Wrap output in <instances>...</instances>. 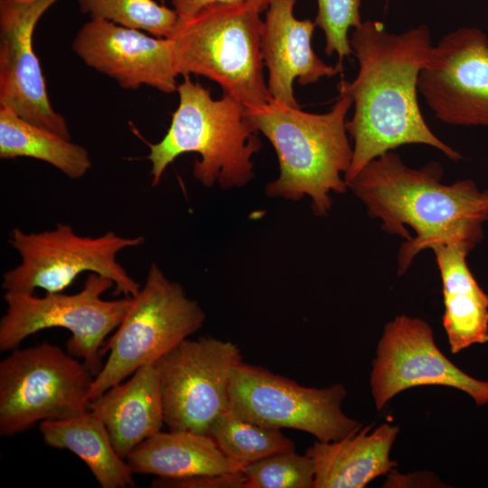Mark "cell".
Instances as JSON below:
<instances>
[{
    "mask_svg": "<svg viewBox=\"0 0 488 488\" xmlns=\"http://www.w3.org/2000/svg\"><path fill=\"white\" fill-rule=\"evenodd\" d=\"M350 45L358 73L352 81L342 79L337 84L339 97L350 98L353 105L346 121L353 141L346 183L371 160L404 145H429L460 160L461 154L430 129L418 104L419 75L433 48L428 27L393 33L381 22L365 20L353 29Z\"/></svg>",
    "mask_w": 488,
    "mask_h": 488,
    "instance_id": "obj_1",
    "label": "cell"
},
{
    "mask_svg": "<svg viewBox=\"0 0 488 488\" xmlns=\"http://www.w3.org/2000/svg\"><path fill=\"white\" fill-rule=\"evenodd\" d=\"M443 173L437 162L411 168L389 151L347 183L383 230L405 239L398 253V275L405 274L424 249L457 244L471 252L483 238L488 188L481 190L472 179L446 184Z\"/></svg>",
    "mask_w": 488,
    "mask_h": 488,
    "instance_id": "obj_2",
    "label": "cell"
},
{
    "mask_svg": "<svg viewBox=\"0 0 488 488\" xmlns=\"http://www.w3.org/2000/svg\"><path fill=\"white\" fill-rule=\"evenodd\" d=\"M352 103L341 96L331 110L309 113L271 99L266 104L246 108L247 117L273 145L278 159L279 176L269 183L270 197L298 201L307 195L316 216H326L332 208V192L347 190L344 176L352 160V146L346 129V117Z\"/></svg>",
    "mask_w": 488,
    "mask_h": 488,
    "instance_id": "obj_3",
    "label": "cell"
},
{
    "mask_svg": "<svg viewBox=\"0 0 488 488\" xmlns=\"http://www.w3.org/2000/svg\"><path fill=\"white\" fill-rule=\"evenodd\" d=\"M179 103L170 127L157 143L149 144L152 185L156 186L178 156L196 153L194 178L205 187H241L253 177L252 156L261 148L258 133L246 108L230 95L214 99L210 89L184 76L178 84Z\"/></svg>",
    "mask_w": 488,
    "mask_h": 488,
    "instance_id": "obj_4",
    "label": "cell"
},
{
    "mask_svg": "<svg viewBox=\"0 0 488 488\" xmlns=\"http://www.w3.org/2000/svg\"><path fill=\"white\" fill-rule=\"evenodd\" d=\"M260 14L245 0L214 4L189 18H178L169 37L178 75L208 78L246 108L268 102L272 98L263 76Z\"/></svg>",
    "mask_w": 488,
    "mask_h": 488,
    "instance_id": "obj_5",
    "label": "cell"
},
{
    "mask_svg": "<svg viewBox=\"0 0 488 488\" xmlns=\"http://www.w3.org/2000/svg\"><path fill=\"white\" fill-rule=\"evenodd\" d=\"M204 320L200 305L152 264L144 286L131 297L126 315L101 350V355L109 353L94 377L89 401L140 367L154 364L198 331Z\"/></svg>",
    "mask_w": 488,
    "mask_h": 488,
    "instance_id": "obj_6",
    "label": "cell"
},
{
    "mask_svg": "<svg viewBox=\"0 0 488 488\" xmlns=\"http://www.w3.org/2000/svg\"><path fill=\"white\" fill-rule=\"evenodd\" d=\"M144 237L125 238L113 231L99 237H84L69 224L55 229L26 233L14 229L9 244L18 252L21 262L3 275L5 292L33 294L63 292L81 273H96L113 281L116 295L136 296L139 284L117 261L124 249L140 246Z\"/></svg>",
    "mask_w": 488,
    "mask_h": 488,
    "instance_id": "obj_7",
    "label": "cell"
},
{
    "mask_svg": "<svg viewBox=\"0 0 488 488\" xmlns=\"http://www.w3.org/2000/svg\"><path fill=\"white\" fill-rule=\"evenodd\" d=\"M12 351L0 361L1 436L89 411L94 375L83 361L49 343Z\"/></svg>",
    "mask_w": 488,
    "mask_h": 488,
    "instance_id": "obj_8",
    "label": "cell"
},
{
    "mask_svg": "<svg viewBox=\"0 0 488 488\" xmlns=\"http://www.w3.org/2000/svg\"><path fill=\"white\" fill-rule=\"evenodd\" d=\"M114 283L89 273L80 291L67 295L5 292L6 311L0 321V350L11 351L28 336L42 330L61 327L70 332L67 352L81 359L94 375L103 367L101 348L106 337L122 322L131 297L104 300L101 296Z\"/></svg>",
    "mask_w": 488,
    "mask_h": 488,
    "instance_id": "obj_9",
    "label": "cell"
},
{
    "mask_svg": "<svg viewBox=\"0 0 488 488\" xmlns=\"http://www.w3.org/2000/svg\"><path fill=\"white\" fill-rule=\"evenodd\" d=\"M343 384L307 388L265 368L244 363L234 368L229 408L238 416L272 428H292L332 442L358 432L362 425L347 417Z\"/></svg>",
    "mask_w": 488,
    "mask_h": 488,
    "instance_id": "obj_10",
    "label": "cell"
},
{
    "mask_svg": "<svg viewBox=\"0 0 488 488\" xmlns=\"http://www.w3.org/2000/svg\"><path fill=\"white\" fill-rule=\"evenodd\" d=\"M241 362L236 344L213 337L187 338L156 361L164 425L208 435L229 408L231 374Z\"/></svg>",
    "mask_w": 488,
    "mask_h": 488,
    "instance_id": "obj_11",
    "label": "cell"
},
{
    "mask_svg": "<svg viewBox=\"0 0 488 488\" xmlns=\"http://www.w3.org/2000/svg\"><path fill=\"white\" fill-rule=\"evenodd\" d=\"M380 411L399 393L418 386H444L464 391L477 406L488 404V380L455 366L437 347L428 323L406 314L384 326L370 377Z\"/></svg>",
    "mask_w": 488,
    "mask_h": 488,
    "instance_id": "obj_12",
    "label": "cell"
},
{
    "mask_svg": "<svg viewBox=\"0 0 488 488\" xmlns=\"http://www.w3.org/2000/svg\"><path fill=\"white\" fill-rule=\"evenodd\" d=\"M418 92L443 123L488 127V37L475 27L444 35L418 79Z\"/></svg>",
    "mask_w": 488,
    "mask_h": 488,
    "instance_id": "obj_13",
    "label": "cell"
},
{
    "mask_svg": "<svg viewBox=\"0 0 488 488\" xmlns=\"http://www.w3.org/2000/svg\"><path fill=\"white\" fill-rule=\"evenodd\" d=\"M60 0H0V108L70 139L52 106L33 38L42 16Z\"/></svg>",
    "mask_w": 488,
    "mask_h": 488,
    "instance_id": "obj_14",
    "label": "cell"
},
{
    "mask_svg": "<svg viewBox=\"0 0 488 488\" xmlns=\"http://www.w3.org/2000/svg\"><path fill=\"white\" fill-rule=\"evenodd\" d=\"M71 48L86 65L125 89L136 90L145 85L164 93L177 90L178 72L169 38L89 19L78 31Z\"/></svg>",
    "mask_w": 488,
    "mask_h": 488,
    "instance_id": "obj_15",
    "label": "cell"
},
{
    "mask_svg": "<svg viewBox=\"0 0 488 488\" xmlns=\"http://www.w3.org/2000/svg\"><path fill=\"white\" fill-rule=\"evenodd\" d=\"M296 0H271L266 10L261 36V57L267 69V89L271 98L286 106L300 108L294 81L313 84L343 71L337 65L324 63L314 52L312 36L316 27L310 19L295 16Z\"/></svg>",
    "mask_w": 488,
    "mask_h": 488,
    "instance_id": "obj_16",
    "label": "cell"
},
{
    "mask_svg": "<svg viewBox=\"0 0 488 488\" xmlns=\"http://www.w3.org/2000/svg\"><path fill=\"white\" fill-rule=\"evenodd\" d=\"M371 426L338 441H315L305 454L314 464L313 488H363L373 479L394 471L390 450L399 427Z\"/></svg>",
    "mask_w": 488,
    "mask_h": 488,
    "instance_id": "obj_17",
    "label": "cell"
},
{
    "mask_svg": "<svg viewBox=\"0 0 488 488\" xmlns=\"http://www.w3.org/2000/svg\"><path fill=\"white\" fill-rule=\"evenodd\" d=\"M104 423L117 454L124 459L146 438L161 431L164 412L154 364L137 369L127 382L117 383L88 403Z\"/></svg>",
    "mask_w": 488,
    "mask_h": 488,
    "instance_id": "obj_18",
    "label": "cell"
},
{
    "mask_svg": "<svg viewBox=\"0 0 488 488\" xmlns=\"http://www.w3.org/2000/svg\"><path fill=\"white\" fill-rule=\"evenodd\" d=\"M431 249L442 281V324L450 352L456 354L488 343V295L468 267L470 252L457 244H439Z\"/></svg>",
    "mask_w": 488,
    "mask_h": 488,
    "instance_id": "obj_19",
    "label": "cell"
},
{
    "mask_svg": "<svg viewBox=\"0 0 488 488\" xmlns=\"http://www.w3.org/2000/svg\"><path fill=\"white\" fill-rule=\"evenodd\" d=\"M126 461L134 474L165 479L243 471L209 435L191 431H159L135 447Z\"/></svg>",
    "mask_w": 488,
    "mask_h": 488,
    "instance_id": "obj_20",
    "label": "cell"
},
{
    "mask_svg": "<svg viewBox=\"0 0 488 488\" xmlns=\"http://www.w3.org/2000/svg\"><path fill=\"white\" fill-rule=\"evenodd\" d=\"M39 430L47 446L67 449L80 457L102 488L135 487L134 473L116 451L104 423L91 411L42 421Z\"/></svg>",
    "mask_w": 488,
    "mask_h": 488,
    "instance_id": "obj_21",
    "label": "cell"
},
{
    "mask_svg": "<svg viewBox=\"0 0 488 488\" xmlns=\"http://www.w3.org/2000/svg\"><path fill=\"white\" fill-rule=\"evenodd\" d=\"M17 157L43 161L70 179L82 177L92 165L85 147L0 108V158Z\"/></svg>",
    "mask_w": 488,
    "mask_h": 488,
    "instance_id": "obj_22",
    "label": "cell"
},
{
    "mask_svg": "<svg viewBox=\"0 0 488 488\" xmlns=\"http://www.w3.org/2000/svg\"><path fill=\"white\" fill-rule=\"evenodd\" d=\"M208 435L229 459L244 468L272 455L295 450L281 429L247 420L229 408L211 426Z\"/></svg>",
    "mask_w": 488,
    "mask_h": 488,
    "instance_id": "obj_23",
    "label": "cell"
},
{
    "mask_svg": "<svg viewBox=\"0 0 488 488\" xmlns=\"http://www.w3.org/2000/svg\"><path fill=\"white\" fill-rule=\"evenodd\" d=\"M78 3L80 11L90 19L107 20L161 38H169L178 21L173 8L155 0H78Z\"/></svg>",
    "mask_w": 488,
    "mask_h": 488,
    "instance_id": "obj_24",
    "label": "cell"
},
{
    "mask_svg": "<svg viewBox=\"0 0 488 488\" xmlns=\"http://www.w3.org/2000/svg\"><path fill=\"white\" fill-rule=\"evenodd\" d=\"M242 472L245 488H313L315 468L309 455L291 450L252 463Z\"/></svg>",
    "mask_w": 488,
    "mask_h": 488,
    "instance_id": "obj_25",
    "label": "cell"
},
{
    "mask_svg": "<svg viewBox=\"0 0 488 488\" xmlns=\"http://www.w3.org/2000/svg\"><path fill=\"white\" fill-rule=\"evenodd\" d=\"M361 0H317L314 23L324 33V52L328 56L337 54V66L343 70V61L352 54L350 45V29L361 23Z\"/></svg>",
    "mask_w": 488,
    "mask_h": 488,
    "instance_id": "obj_26",
    "label": "cell"
},
{
    "mask_svg": "<svg viewBox=\"0 0 488 488\" xmlns=\"http://www.w3.org/2000/svg\"><path fill=\"white\" fill-rule=\"evenodd\" d=\"M243 472L221 474H201L181 479L157 478L151 483L154 488H245Z\"/></svg>",
    "mask_w": 488,
    "mask_h": 488,
    "instance_id": "obj_27",
    "label": "cell"
},
{
    "mask_svg": "<svg viewBox=\"0 0 488 488\" xmlns=\"http://www.w3.org/2000/svg\"><path fill=\"white\" fill-rule=\"evenodd\" d=\"M432 473L416 472L406 475L392 471L388 474V479L384 486L387 487H410L422 486L433 487L440 486V480Z\"/></svg>",
    "mask_w": 488,
    "mask_h": 488,
    "instance_id": "obj_28",
    "label": "cell"
},
{
    "mask_svg": "<svg viewBox=\"0 0 488 488\" xmlns=\"http://www.w3.org/2000/svg\"><path fill=\"white\" fill-rule=\"evenodd\" d=\"M179 19H186L202 9L218 3H241L245 0H168Z\"/></svg>",
    "mask_w": 488,
    "mask_h": 488,
    "instance_id": "obj_29",
    "label": "cell"
},
{
    "mask_svg": "<svg viewBox=\"0 0 488 488\" xmlns=\"http://www.w3.org/2000/svg\"><path fill=\"white\" fill-rule=\"evenodd\" d=\"M256 6L260 13L266 11L271 0H247Z\"/></svg>",
    "mask_w": 488,
    "mask_h": 488,
    "instance_id": "obj_30",
    "label": "cell"
},
{
    "mask_svg": "<svg viewBox=\"0 0 488 488\" xmlns=\"http://www.w3.org/2000/svg\"><path fill=\"white\" fill-rule=\"evenodd\" d=\"M16 1L26 2V1H31V0H16Z\"/></svg>",
    "mask_w": 488,
    "mask_h": 488,
    "instance_id": "obj_31",
    "label": "cell"
}]
</instances>
